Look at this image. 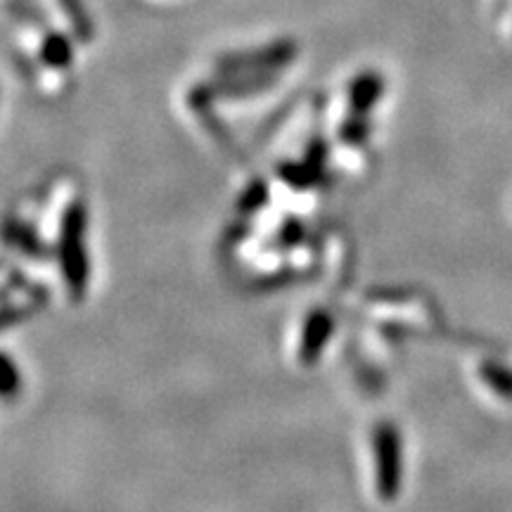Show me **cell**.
Wrapping results in <instances>:
<instances>
[{"label": "cell", "mask_w": 512, "mask_h": 512, "mask_svg": "<svg viewBox=\"0 0 512 512\" xmlns=\"http://www.w3.org/2000/svg\"><path fill=\"white\" fill-rule=\"evenodd\" d=\"M17 370L12 366V361L5 354H0V394L8 396L17 389Z\"/></svg>", "instance_id": "2"}, {"label": "cell", "mask_w": 512, "mask_h": 512, "mask_svg": "<svg viewBox=\"0 0 512 512\" xmlns=\"http://www.w3.org/2000/svg\"><path fill=\"white\" fill-rule=\"evenodd\" d=\"M484 377L498 394H503L505 399L512 401V370L503 368V366H486Z\"/></svg>", "instance_id": "1"}]
</instances>
